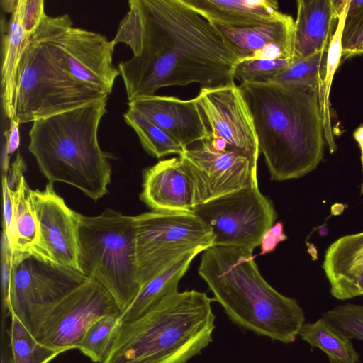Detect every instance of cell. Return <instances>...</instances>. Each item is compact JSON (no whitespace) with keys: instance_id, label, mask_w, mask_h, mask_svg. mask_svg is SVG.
Returning <instances> with one entry per match:
<instances>
[{"instance_id":"obj_1","label":"cell","mask_w":363,"mask_h":363,"mask_svg":"<svg viewBox=\"0 0 363 363\" xmlns=\"http://www.w3.org/2000/svg\"><path fill=\"white\" fill-rule=\"evenodd\" d=\"M112 40L133 56L118 64L128 101L163 87L234 82L236 57L216 26L183 0H130Z\"/></svg>"},{"instance_id":"obj_2","label":"cell","mask_w":363,"mask_h":363,"mask_svg":"<svg viewBox=\"0 0 363 363\" xmlns=\"http://www.w3.org/2000/svg\"><path fill=\"white\" fill-rule=\"evenodd\" d=\"M239 86L271 179H298L314 170L323 158L325 138L318 92L275 82Z\"/></svg>"},{"instance_id":"obj_3","label":"cell","mask_w":363,"mask_h":363,"mask_svg":"<svg viewBox=\"0 0 363 363\" xmlns=\"http://www.w3.org/2000/svg\"><path fill=\"white\" fill-rule=\"evenodd\" d=\"M198 272L233 323L272 340H296L304 324L303 311L264 279L252 252L211 246L203 251Z\"/></svg>"},{"instance_id":"obj_4","label":"cell","mask_w":363,"mask_h":363,"mask_svg":"<svg viewBox=\"0 0 363 363\" xmlns=\"http://www.w3.org/2000/svg\"><path fill=\"white\" fill-rule=\"evenodd\" d=\"M213 301L194 289L170 294L120 325L102 363H187L213 341Z\"/></svg>"},{"instance_id":"obj_5","label":"cell","mask_w":363,"mask_h":363,"mask_svg":"<svg viewBox=\"0 0 363 363\" xmlns=\"http://www.w3.org/2000/svg\"><path fill=\"white\" fill-rule=\"evenodd\" d=\"M108 99L33 122L28 150L48 184L71 185L94 201L107 194L112 157L100 147L98 129Z\"/></svg>"},{"instance_id":"obj_6","label":"cell","mask_w":363,"mask_h":363,"mask_svg":"<svg viewBox=\"0 0 363 363\" xmlns=\"http://www.w3.org/2000/svg\"><path fill=\"white\" fill-rule=\"evenodd\" d=\"M78 241L79 272L100 282L123 313L141 289L135 216L111 208L94 216L79 213Z\"/></svg>"},{"instance_id":"obj_7","label":"cell","mask_w":363,"mask_h":363,"mask_svg":"<svg viewBox=\"0 0 363 363\" xmlns=\"http://www.w3.org/2000/svg\"><path fill=\"white\" fill-rule=\"evenodd\" d=\"M74 78L35 30L26 38L17 71L15 117L34 122L108 97Z\"/></svg>"},{"instance_id":"obj_8","label":"cell","mask_w":363,"mask_h":363,"mask_svg":"<svg viewBox=\"0 0 363 363\" xmlns=\"http://www.w3.org/2000/svg\"><path fill=\"white\" fill-rule=\"evenodd\" d=\"M135 220L141 289L187 254L213 245L211 229L194 213L152 211Z\"/></svg>"},{"instance_id":"obj_9","label":"cell","mask_w":363,"mask_h":363,"mask_svg":"<svg viewBox=\"0 0 363 363\" xmlns=\"http://www.w3.org/2000/svg\"><path fill=\"white\" fill-rule=\"evenodd\" d=\"M89 278L30 252H13L9 312L34 336L54 307Z\"/></svg>"},{"instance_id":"obj_10","label":"cell","mask_w":363,"mask_h":363,"mask_svg":"<svg viewBox=\"0 0 363 363\" xmlns=\"http://www.w3.org/2000/svg\"><path fill=\"white\" fill-rule=\"evenodd\" d=\"M68 14H45L36 31L72 75L82 83L111 94L119 70L113 63L115 44L103 35L73 27Z\"/></svg>"},{"instance_id":"obj_11","label":"cell","mask_w":363,"mask_h":363,"mask_svg":"<svg viewBox=\"0 0 363 363\" xmlns=\"http://www.w3.org/2000/svg\"><path fill=\"white\" fill-rule=\"evenodd\" d=\"M193 213L211 229L213 246L237 247L252 252L277 218L272 203L259 187L242 189L199 204Z\"/></svg>"},{"instance_id":"obj_12","label":"cell","mask_w":363,"mask_h":363,"mask_svg":"<svg viewBox=\"0 0 363 363\" xmlns=\"http://www.w3.org/2000/svg\"><path fill=\"white\" fill-rule=\"evenodd\" d=\"M121 314L111 293L97 280L89 278L54 307L35 338L44 345L64 352L78 349L94 322L104 316Z\"/></svg>"},{"instance_id":"obj_13","label":"cell","mask_w":363,"mask_h":363,"mask_svg":"<svg viewBox=\"0 0 363 363\" xmlns=\"http://www.w3.org/2000/svg\"><path fill=\"white\" fill-rule=\"evenodd\" d=\"M191 179L195 207L245 188L259 187L257 166L233 150L214 147L209 139L179 156Z\"/></svg>"},{"instance_id":"obj_14","label":"cell","mask_w":363,"mask_h":363,"mask_svg":"<svg viewBox=\"0 0 363 363\" xmlns=\"http://www.w3.org/2000/svg\"><path fill=\"white\" fill-rule=\"evenodd\" d=\"M211 130V137L227 148L249 158L257 166L259 149L254 120L242 90L234 82L201 88L195 97Z\"/></svg>"},{"instance_id":"obj_15","label":"cell","mask_w":363,"mask_h":363,"mask_svg":"<svg viewBox=\"0 0 363 363\" xmlns=\"http://www.w3.org/2000/svg\"><path fill=\"white\" fill-rule=\"evenodd\" d=\"M30 198L40 230L35 255L61 266L79 270V214L48 184L43 190L31 189Z\"/></svg>"},{"instance_id":"obj_16","label":"cell","mask_w":363,"mask_h":363,"mask_svg":"<svg viewBox=\"0 0 363 363\" xmlns=\"http://www.w3.org/2000/svg\"><path fill=\"white\" fill-rule=\"evenodd\" d=\"M127 104L143 113L184 148L211 138L206 117L196 98L183 100L155 94L134 99Z\"/></svg>"},{"instance_id":"obj_17","label":"cell","mask_w":363,"mask_h":363,"mask_svg":"<svg viewBox=\"0 0 363 363\" xmlns=\"http://www.w3.org/2000/svg\"><path fill=\"white\" fill-rule=\"evenodd\" d=\"M237 62L247 60L293 59L294 20L286 13L249 28L213 24Z\"/></svg>"},{"instance_id":"obj_18","label":"cell","mask_w":363,"mask_h":363,"mask_svg":"<svg viewBox=\"0 0 363 363\" xmlns=\"http://www.w3.org/2000/svg\"><path fill=\"white\" fill-rule=\"evenodd\" d=\"M143 178L140 199L152 211L193 213V184L179 156L146 168Z\"/></svg>"},{"instance_id":"obj_19","label":"cell","mask_w":363,"mask_h":363,"mask_svg":"<svg viewBox=\"0 0 363 363\" xmlns=\"http://www.w3.org/2000/svg\"><path fill=\"white\" fill-rule=\"evenodd\" d=\"M345 0H298L293 59L328 52Z\"/></svg>"},{"instance_id":"obj_20","label":"cell","mask_w":363,"mask_h":363,"mask_svg":"<svg viewBox=\"0 0 363 363\" xmlns=\"http://www.w3.org/2000/svg\"><path fill=\"white\" fill-rule=\"evenodd\" d=\"M213 24L249 28L272 21L283 13L275 0H183Z\"/></svg>"},{"instance_id":"obj_21","label":"cell","mask_w":363,"mask_h":363,"mask_svg":"<svg viewBox=\"0 0 363 363\" xmlns=\"http://www.w3.org/2000/svg\"><path fill=\"white\" fill-rule=\"evenodd\" d=\"M25 1L18 0L2 35L1 104L9 121L15 117L17 71L27 38L23 26Z\"/></svg>"},{"instance_id":"obj_22","label":"cell","mask_w":363,"mask_h":363,"mask_svg":"<svg viewBox=\"0 0 363 363\" xmlns=\"http://www.w3.org/2000/svg\"><path fill=\"white\" fill-rule=\"evenodd\" d=\"M202 250L191 252L143 286L129 307L120 317L121 325L140 316L149 308L178 291V285L192 260Z\"/></svg>"},{"instance_id":"obj_23","label":"cell","mask_w":363,"mask_h":363,"mask_svg":"<svg viewBox=\"0 0 363 363\" xmlns=\"http://www.w3.org/2000/svg\"><path fill=\"white\" fill-rule=\"evenodd\" d=\"M30 188L24 177L11 190L13 203V238L11 247L12 252L35 253L40 242L38 220L30 198Z\"/></svg>"},{"instance_id":"obj_24","label":"cell","mask_w":363,"mask_h":363,"mask_svg":"<svg viewBox=\"0 0 363 363\" xmlns=\"http://www.w3.org/2000/svg\"><path fill=\"white\" fill-rule=\"evenodd\" d=\"M298 335L312 347H318L328 357L330 363H357L359 355L350 339L331 326L323 317L304 323Z\"/></svg>"},{"instance_id":"obj_25","label":"cell","mask_w":363,"mask_h":363,"mask_svg":"<svg viewBox=\"0 0 363 363\" xmlns=\"http://www.w3.org/2000/svg\"><path fill=\"white\" fill-rule=\"evenodd\" d=\"M123 118L137 134L143 148L153 157L159 159L170 155L181 156L186 149L138 110L128 107Z\"/></svg>"},{"instance_id":"obj_26","label":"cell","mask_w":363,"mask_h":363,"mask_svg":"<svg viewBox=\"0 0 363 363\" xmlns=\"http://www.w3.org/2000/svg\"><path fill=\"white\" fill-rule=\"evenodd\" d=\"M322 267L328 279L363 268V232L333 242L325 252Z\"/></svg>"},{"instance_id":"obj_27","label":"cell","mask_w":363,"mask_h":363,"mask_svg":"<svg viewBox=\"0 0 363 363\" xmlns=\"http://www.w3.org/2000/svg\"><path fill=\"white\" fill-rule=\"evenodd\" d=\"M10 317L11 363H48L64 352L40 343L14 314Z\"/></svg>"},{"instance_id":"obj_28","label":"cell","mask_w":363,"mask_h":363,"mask_svg":"<svg viewBox=\"0 0 363 363\" xmlns=\"http://www.w3.org/2000/svg\"><path fill=\"white\" fill-rule=\"evenodd\" d=\"M328 52H320L303 59H293L290 66L270 82L309 89L322 95L326 74Z\"/></svg>"},{"instance_id":"obj_29","label":"cell","mask_w":363,"mask_h":363,"mask_svg":"<svg viewBox=\"0 0 363 363\" xmlns=\"http://www.w3.org/2000/svg\"><path fill=\"white\" fill-rule=\"evenodd\" d=\"M121 315H107L94 322L86 330L78 350L94 363L106 358L120 328Z\"/></svg>"},{"instance_id":"obj_30","label":"cell","mask_w":363,"mask_h":363,"mask_svg":"<svg viewBox=\"0 0 363 363\" xmlns=\"http://www.w3.org/2000/svg\"><path fill=\"white\" fill-rule=\"evenodd\" d=\"M348 3L349 0H345L343 7L338 16L337 26L329 45L327 55L326 74L324 79L323 92L320 99V105L324 122L325 136L328 140L333 139L330 122L329 96L334 74L342 57V34Z\"/></svg>"},{"instance_id":"obj_31","label":"cell","mask_w":363,"mask_h":363,"mask_svg":"<svg viewBox=\"0 0 363 363\" xmlns=\"http://www.w3.org/2000/svg\"><path fill=\"white\" fill-rule=\"evenodd\" d=\"M293 59L247 60L236 62L233 78L244 82H270L287 69Z\"/></svg>"},{"instance_id":"obj_32","label":"cell","mask_w":363,"mask_h":363,"mask_svg":"<svg viewBox=\"0 0 363 363\" xmlns=\"http://www.w3.org/2000/svg\"><path fill=\"white\" fill-rule=\"evenodd\" d=\"M323 318L349 339L363 341V305L346 303L324 313Z\"/></svg>"},{"instance_id":"obj_33","label":"cell","mask_w":363,"mask_h":363,"mask_svg":"<svg viewBox=\"0 0 363 363\" xmlns=\"http://www.w3.org/2000/svg\"><path fill=\"white\" fill-rule=\"evenodd\" d=\"M342 47L344 59L363 55V1L350 9L342 32Z\"/></svg>"},{"instance_id":"obj_34","label":"cell","mask_w":363,"mask_h":363,"mask_svg":"<svg viewBox=\"0 0 363 363\" xmlns=\"http://www.w3.org/2000/svg\"><path fill=\"white\" fill-rule=\"evenodd\" d=\"M331 295L347 300L363 295V268L328 279Z\"/></svg>"},{"instance_id":"obj_35","label":"cell","mask_w":363,"mask_h":363,"mask_svg":"<svg viewBox=\"0 0 363 363\" xmlns=\"http://www.w3.org/2000/svg\"><path fill=\"white\" fill-rule=\"evenodd\" d=\"M13 264V252L10 242L4 230L1 240V295L2 313L10 315L9 298Z\"/></svg>"},{"instance_id":"obj_36","label":"cell","mask_w":363,"mask_h":363,"mask_svg":"<svg viewBox=\"0 0 363 363\" xmlns=\"http://www.w3.org/2000/svg\"><path fill=\"white\" fill-rule=\"evenodd\" d=\"M10 121L9 128L4 132L5 141L1 153V172L8 174L10 167V156L18 148L20 144L19 125L18 119L14 117Z\"/></svg>"},{"instance_id":"obj_37","label":"cell","mask_w":363,"mask_h":363,"mask_svg":"<svg viewBox=\"0 0 363 363\" xmlns=\"http://www.w3.org/2000/svg\"><path fill=\"white\" fill-rule=\"evenodd\" d=\"M44 5L43 0H26L23 13V26L27 38L35 31L46 14Z\"/></svg>"},{"instance_id":"obj_38","label":"cell","mask_w":363,"mask_h":363,"mask_svg":"<svg viewBox=\"0 0 363 363\" xmlns=\"http://www.w3.org/2000/svg\"><path fill=\"white\" fill-rule=\"evenodd\" d=\"M3 192V230L10 242L12 243L13 238V203L10 188L8 184L7 174H2Z\"/></svg>"},{"instance_id":"obj_39","label":"cell","mask_w":363,"mask_h":363,"mask_svg":"<svg viewBox=\"0 0 363 363\" xmlns=\"http://www.w3.org/2000/svg\"><path fill=\"white\" fill-rule=\"evenodd\" d=\"M286 235L284 233V225L280 221L274 224L268 229L264 234L261 242V255H265L272 252L277 245L287 240Z\"/></svg>"},{"instance_id":"obj_40","label":"cell","mask_w":363,"mask_h":363,"mask_svg":"<svg viewBox=\"0 0 363 363\" xmlns=\"http://www.w3.org/2000/svg\"><path fill=\"white\" fill-rule=\"evenodd\" d=\"M25 170V162L20 152H18L15 160L10 164L7 174L8 184L10 189H15L22 177H24L23 172Z\"/></svg>"},{"instance_id":"obj_41","label":"cell","mask_w":363,"mask_h":363,"mask_svg":"<svg viewBox=\"0 0 363 363\" xmlns=\"http://www.w3.org/2000/svg\"><path fill=\"white\" fill-rule=\"evenodd\" d=\"M353 137L357 141L361 152V162L363 169V125H359L353 133ZM361 194H363V183L361 189Z\"/></svg>"},{"instance_id":"obj_42","label":"cell","mask_w":363,"mask_h":363,"mask_svg":"<svg viewBox=\"0 0 363 363\" xmlns=\"http://www.w3.org/2000/svg\"><path fill=\"white\" fill-rule=\"evenodd\" d=\"M18 0H4L1 1V7L4 11L12 13L16 6Z\"/></svg>"},{"instance_id":"obj_43","label":"cell","mask_w":363,"mask_h":363,"mask_svg":"<svg viewBox=\"0 0 363 363\" xmlns=\"http://www.w3.org/2000/svg\"><path fill=\"white\" fill-rule=\"evenodd\" d=\"M318 229V233L321 236H325L328 232V228L325 225H322Z\"/></svg>"},{"instance_id":"obj_44","label":"cell","mask_w":363,"mask_h":363,"mask_svg":"<svg viewBox=\"0 0 363 363\" xmlns=\"http://www.w3.org/2000/svg\"><path fill=\"white\" fill-rule=\"evenodd\" d=\"M1 363H4V357H3V355L1 354Z\"/></svg>"}]
</instances>
